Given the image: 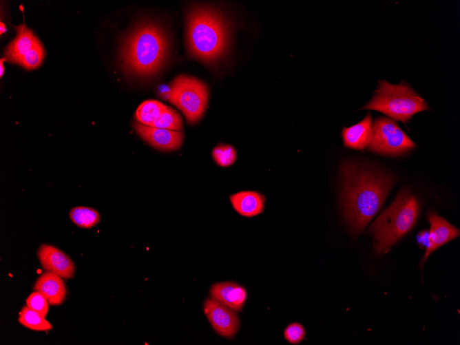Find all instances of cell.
<instances>
[{
  "mask_svg": "<svg viewBox=\"0 0 460 345\" xmlns=\"http://www.w3.org/2000/svg\"><path fill=\"white\" fill-rule=\"evenodd\" d=\"M341 175L343 214L353 233L359 234L382 206L395 179L353 161L342 165Z\"/></svg>",
  "mask_w": 460,
  "mask_h": 345,
  "instance_id": "6da1fadb",
  "label": "cell"
},
{
  "mask_svg": "<svg viewBox=\"0 0 460 345\" xmlns=\"http://www.w3.org/2000/svg\"><path fill=\"white\" fill-rule=\"evenodd\" d=\"M231 23L218 8L193 6L186 16V43L192 57L208 65L223 59L229 50Z\"/></svg>",
  "mask_w": 460,
  "mask_h": 345,
  "instance_id": "7a4b0ae2",
  "label": "cell"
},
{
  "mask_svg": "<svg viewBox=\"0 0 460 345\" xmlns=\"http://www.w3.org/2000/svg\"><path fill=\"white\" fill-rule=\"evenodd\" d=\"M170 40L165 28L154 21L138 24L123 41L120 60L123 68L132 76L149 77L166 63Z\"/></svg>",
  "mask_w": 460,
  "mask_h": 345,
  "instance_id": "3957f363",
  "label": "cell"
},
{
  "mask_svg": "<svg viewBox=\"0 0 460 345\" xmlns=\"http://www.w3.org/2000/svg\"><path fill=\"white\" fill-rule=\"evenodd\" d=\"M419 211L417 197L407 189L400 191L395 201L370 227L376 253H386L406 235L416 224Z\"/></svg>",
  "mask_w": 460,
  "mask_h": 345,
  "instance_id": "277c9868",
  "label": "cell"
},
{
  "mask_svg": "<svg viewBox=\"0 0 460 345\" xmlns=\"http://www.w3.org/2000/svg\"><path fill=\"white\" fill-rule=\"evenodd\" d=\"M361 109L380 112L406 125L414 114L428 110L429 107L425 100L406 82L393 85L381 80L372 98Z\"/></svg>",
  "mask_w": 460,
  "mask_h": 345,
  "instance_id": "5b68a950",
  "label": "cell"
},
{
  "mask_svg": "<svg viewBox=\"0 0 460 345\" xmlns=\"http://www.w3.org/2000/svg\"><path fill=\"white\" fill-rule=\"evenodd\" d=\"M165 97L193 124L200 119L207 107L208 87L198 79L181 74L171 82Z\"/></svg>",
  "mask_w": 460,
  "mask_h": 345,
  "instance_id": "8992f818",
  "label": "cell"
},
{
  "mask_svg": "<svg viewBox=\"0 0 460 345\" xmlns=\"http://www.w3.org/2000/svg\"><path fill=\"white\" fill-rule=\"evenodd\" d=\"M416 144L392 119L377 117L372 125L368 148L381 155L399 156L413 149Z\"/></svg>",
  "mask_w": 460,
  "mask_h": 345,
  "instance_id": "52a82bcc",
  "label": "cell"
},
{
  "mask_svg": "<svg viewBox=\"0 0 460 345\" xmlns=\"http://www.w3.org/2000/svg\"><path fill=\"white\" fill-rule=\"evenodd\" d=\"M204 313L214 331L220 335L231 339L240 328V320L235 311L213 298L203 304Z\"/></svg>",
  "mask_w": 460,
  "mask_h": 345,
  "instance_id": "ba28073f",
  "label": "cell"
},
{
  "mask_svg": "<svg viewBox=\"0 0 460 345\" xmlns=\"http://www.w3.org/2000/svg\"><path fill=\"white\" fill-rule=\"evenodd\" d=\"M427 219L430 224L428 233L429 242L426 252L420 262V268L423 267L424 262L432 252L446 243L457 238L460 234L458 228L438 215L433 210L428 211Z\"/></svg>",
  "mask_w": 460,
  "mask_h": 345,
  "instance_id": "9c48e42d",
  "label": "cell"
},
{
  "mask_svg": "<svg viewBox=\"0 0 460 345\" xmlns=\"http://www.w3.org/2000/svg\"><path fill=\"white\" fill-rule=\"evenodd\" d=\"M37 257L45 270L65 279L74 277L75 265L73 261L57 247L48 244H41L38 249Z\"/></svg>",
  "mask_w": 460,
  "mask_h": 345,
  "instance_id": "30bf717a",
  "label": "cell"
},
{
  "mask_svg": "<svg viewBox=\"0 0 460 345\" xmlns=\"http://www.w3.org/2000/svg\"><path fill=\"white\" fill-rule=\"evenodd\" d=\"M133 127L138 135L154 147L160 150H176L182 145V132L157 128L134 123Z\"/></svg>",
  "mask_w": 460,
  "mask_h": 345,
  "instance_id": "8fae6325",
  "label": "cell"
},
{
  "mask_svg": "<svg viewBox=\"0 0 460 345\" xmlns=\"http://www.w3.org/2000/svg\"><path fill=\"white\" fill-rule=\"evenodd\" d=\"M209 292L211 298L235 311H240L242 309L247 297L246 289L233 282L214 284Z\"/></svg>",
  "mask_w": 460,
  "mask_h": 345,
  "instance_id": "7c38bea8",
  "label": "cell"
},
{
  "mask_svg": "<svg viewBox=\"0 0 460 345\" xmlns=\"http://www.w3.org/2000/svg\"><path fill=\"white\" fill-rule=\"evenodd\" d=\"M33 289L41 293L53 306L60 305L67 295V289L61 277L46 271L34 283Z\"/></svg>",
  "mask_w": 460,
  "mask_h": 345,
  "instance_id": "4fadbf2b",
  "label": "cell"
},
{
  "mask_svg": "<svg viewBox=\"0 0 460 345\" xmlns=\"http://www.w3.org/2000/svg\"><path fill=\"white\" fill-rule=\"evenodd\" d=\"M372 117L368 112L364 118L358 123L344 127L342 136L345 147L364 151L368 146L372 132Z\"/></svg>",
  "mask_w": 460,
  "mask_h": 345,
  "instance_id": "5bb4252c",
  "label": "cell"
},
{
  "mask_svg": "<svg viewBox=\"0 0 460 345\" xmlns=\"http://www.w3.org/2000/svg\"><path fill=\"white\" fill-rule=\"evenodd\" d=\"M17 35L6 49L4 60L19 64L23 56L27 54L39 40L25 24L14 28Z\"/></svg>",
  "mask_w": 460,
  "mask_h": 345,
  "instance_id": "9a60e30c",
  "label": "cell"
},
{
  "mask_svg": "<svg viewBox=\"0 0 460 345\" xmlns=\"http://www.w3.org/2000/svg\"><path fill=\"white\" fill-rule=\"evenodd\" d=\"M233 209L241 216L251 218L264 211L265 198L254 191H242L229 196Z\"/></svg>",
  "mask_w": 460,
  "mask_h": 345,
  "instance_id": "2e32d148",
  "label": "cell"
},
{
  "mask_svg": "<svg viewBox=\"0 0 460 345\" xmlns=\"http://www.w3.org/2000/svg\"><path fill=\"white\" fill-rule=\"evenodd\" d=\"M167 106L156 100H147L142 103L136 111L138 123L151 126L158 116L165 112Z\"/></svg>",
  "mask_w": 460,
  "mask_h": 345,
  "instance_id": "e0dca14e",
  "label": "cell"
},
{
  "mask_svg": "<svg viewBox=\"0 0 460 345\" xmlns=\"http://www.w3.org/2000/svg\"><path fill=\"white\" fill-rule=\"evenodd\" d=\"M71 220L78 227L90 229L96 225L101 220L99 213L88 207H75L70 211Z\"/></svg>",
  "mask_w": 460,
  "mask_h": 345,
  "instance_id": "ac0fdd59",
  "label": "cell"
},
{
  "mask_svg": "<svg viewBox=\"0 0 460 345\" xmlns=\"http://www.w3.org/2000/svg\"><path fill=\"white\" fill-rule=\"evenodd\" d=\"M18 320L25 327L34 331H43L52 329V324L45 319V317L30 309L27 305L21 309Z\"/></svg>",
  "mask_w": 460,
  "mask_h": 345,
  "instance_id": "d6986e66",
  "label": "cell"
},
{
  "mask_svg": "<svg viewBox=\"0 0 460 345\" xmlns=\"http://www.w3.org/2000/svg\"><path fill=\"white\" fill-rule=\"evenodd\" d=\"M150 127L177 132H181L183 129L180 114L169 107H167V109L158 116Z\"/></svg>",
  "mask_w": 460,
  "mask_h": 345,
  "instance_id": "ffe728a7",
  "label": "cell"
},
{
  "mask_svg": "<svg viewBox=\"0 0 460 345\" xmlns=\"http://www.w3.org/2000/svg\"><path fill=\"white\" fill-rule=\"evenodd\" d=\"M44 55L43 47L38 40L32 49L23 56L19 64L28 70L35 69L41 64Z\"/></svg>",
  "mask_w": 460,
  "mask_h": 345,
  "instance_id": "44dd1931",
  "label": "cell"
},
{
  "mask_svg": "<svg viewBox=\"0 0 460 345\" xmlns=\"http://www.w3.org/2000/svg\"><path fill=\"white\" fill-rule=\"evenodd\" d=\"M212 156L215 162L221 167H229L236 160V149L230 145H218L213 148Z\"/></svg>",
  "mask_w": 460,
  "mask_h": 345,
  "instance_id": "7402d4cb",
  "label": "cell"
},
{
  "mask_svg": "<svg viewBox=\"0 0 460 345\" xmlns=\"http://www.w3.org/2000/svg\"><path fill=\"white\" fill-rule=\"evenodd\" d=\"M26 305L43 317H46L49 311V302L46 297L36 291L30 293L25 300Z\"/></svg>",
  "mask_w": 460,
  "mask_h": 345,
  "instance_id": "603a6c76",
  "label": "cell"
},
{
  "mask_svg": "<svg viewBox=\"0 0 460 345\" xmlns=\"http://www.w3.org/2000/svg\"><path fill=\"white\" fill-rule=\"evenodd\" d=\"M305 334L304 326L297 322L290 324L284 331V338L292 344H297L301 342Z\"/></svg>",
  "mask_w": 460,
  "mask_h": 345,
  "instance_id": "cb8c5ba5",
  "label": "cell"
},
{
  "mask_svg": "<svg viewBox=\"0 0 460 345\" xmlns=\"http://www.w3.org/2000/svg\"><path fill=\"white\" fill-rule=\"evenodd\" d=\"M417 238L419 244L426 246L427 247L429 242V234L428 231H421L419 233Z\"/></svg>",
  "mask_w": 460,
  "mask_h": 345,
  "instance_id": "d4e9b609",
  "label": "cell"
},
{
  "mask_svg": "<svg viewBox=\"0 0 460 345\" xmlns=\"http://www.w3.org/2000/svg\"><path fill=\"white\" fill-rule=\"evenodd\" d=\"M3 59H1V62H0V63H0V68H1V69H0V70H1V71H0V76H2L3 74V73H4V67H3Z\"/></svg>",
  "mask_w": 460,
  "mask_h": 345,
  "instance_id": "484cf974",
  "label": "cell"
},
{
  "mask_svg": "<svg viewBox=\"0 0 460 345\" xmlns=\"http://www.w3.org/2000/svg\"><path fill=\"white\" fill-rule=\"evenodd\" d=\"M6 31V28H5V25H4L3 23H1V25H0V32H1V34H3V32H5Z\"/></svg>",
  "mask_w": 460,
  "mask_h": 345,
  "instance_id": "4316f807",
  "label": "cell"
}]
</instances>
